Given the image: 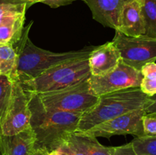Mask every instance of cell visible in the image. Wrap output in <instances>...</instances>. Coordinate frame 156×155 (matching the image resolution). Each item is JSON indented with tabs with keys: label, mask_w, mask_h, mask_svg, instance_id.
Returning a JSON list of instances; mask_svg holds the SVG:
<instances>
[{
	"label": "cell",
	"mask_w": 156,
	"mask_h": 155,
	"mask_svg": "<svg viewBox=\"0 0 156 155\" xmlns=\"http://www.w3.org/2000/svg\"><path fill=\"white\" fill-rule=\"evenodd\" d=\"M30 111V126L35 135L34 148L56 150L72 134L76 132L82 114L47 108L38 94L27 92Z\"/></svg>",
	"instance_id": "1"
},
{
	"label": "cell",
	"mask_w": 156,
	"mask_h": 155,
	"mask_svg": "<svg viewBox=\"0 0 156 155\" xmlns=\"http://www.w3.org/2000/svg\"><path fill=\"white\" fill-rule=\"evenodd\" d=\"M33 21L24 27L21 39L14 46L18 56L17 79L21 83L35 78L49 68L59 64L88 57L94 46H88L76 51L53 53L37 46L29 37V32Z\"/></svg>",
	"instance_id": "2"
},
{
	"label": "cell",
	"mask_w": 156,
	"mask_h": 155,
	"mask_svg": "<svg viewBox=\"0 0 156 155\" xmlns=\"http://www.w3.org/2000/svg\"><path fill=\"white\" fill-rule=\"evenodd\" d=\"M148 98L149 96L140 88H127L99 96L97 103L82 115L76 132H84L104 122L144 108Z\"/></svg>",
	"instance_id": "3"
},
{
	"label": "cell",
	"mask_w": 156,
	"mask_h": 155,
	"mask_svg": "<svg viewBox=\"0 0 156 155\" xmlns=\"http://www.w3.org/2000/svg\"><path fill=\"white\" fill-rule=\"evenodd\" d=\"M90 75L88 57H83L55 65L21 84L26 92L41 94L71 86Z\"/></svg>",
	"instance_id": "4"
},
{
	"label": "cell",
	"mask_w": 156,
	"mask_h": 155,
	"mask_svg": "<svg viewBox=\"0 0 156 155\" xmlns=\"http://www.w3.org/2000/svg\"><path fill=\"white\" fill-rule=\"evenodd\" d=\"M37 94L46 107L81 114L91 109L98 100L91 91L88 78L57 91Z\"/></svg>",
	"instance_id": "5"
},
{
	"label": "cell",
	"mask_w": 156,
	"mask_h": 155,
	"mask_svg": "<svg viewBox=\"0 0 156 155\" xmlns=\"http://www.w3.org/2000/svg\"><path fill=\"white\" fill-rule=\"evenodd\" d=\"M113 43L124 63L140 71L143 66L156 61V38L127 36L115 30Z\"/></svg>",
	"instance_id": "6"
},
{
	"label": "cell",
	"mask_w": 156,
	"mask_h": 155,
	"mask_svg": "<svg viewBox=\"0 0 156 155\" xmlns=\"http://www.w3.org/2000/svg\"><path fill=\"white\" fill-rule=\"evenodd\" d=\"M143 76L141 71L126 65L120 59L117 66L105 75L88 78L91 91L94 95L101 96L120 90L140 88Z\"/></svg>",
	"instance_id": "7"
},
{
	"label": "cell",
	"mask_w": 156,
	"mask_h": 155,
	"mask_svg": "<svg viewBox=\"0 0 156 155\" xmlns=\"http://www.w3.org/2000/svg\"><path fill=\"white\" fill-rule=\"evenodd\" d=\"M12 81V92L9 106L0 127V135H12L30 127V111L28 96L21 82Z\"/></svg>",
	"instance_id": "8"
},
{
	"label": "cell",
	"mask_w": 156,
	"mask_h": 155,
	"mask_svg": "<svg viewBox=\"0 0 156 155\" xmlns=\"http://www.w3.org/2000/svg\"><path fill=\"white\" fill-rule=\"evenodd\" d=\"M146 112L144 108L136 109L117 118L104 122L84 132H77L98 138H110L114 135H133L144 136L143 119Z\"/></svg>",
	"instance_id": "9"
},
{
	"label": "cell",
	"mask_w": 156,
	"mask_h": 155,
	"mask_svg": "<svg viewBox=\"0 0 156 155\" xmlns=\"http://www.w3.org/2000/svg\"><path fill=\"white\" fill-rule=\"evenodd\" d=\"M27 3L0 5V44L14 46L19 41L24 30Z\"/></svg>",
	"instance_id": "10"
},
{
	"label": "cell",
	"mask_w": 156,
	"mask_h": 155,
	"mask_svg": "<svg viewBox=\"0 0 156 155\" xmlns=\"http://www.w3.org/2000/svg\"><path fill=\"white\" fill-rule=\"evenodd\" d=\"M120 59V53L113 41L94 46L88 56L91 75H105L117 66Z\"/></svg>",
	"instance_id": "11"
},
{
	"label": "cell",
	"mask_w": 156,
	"mask_h": 155,
	"mask_svg": "<svg viewBox=\"0 0 156 155\" xmlns=\"http://www.w3.org/2000/svg\"><path fill=\"white\" fill-rule=\"evenodd\" d=\"M94 20L105 27L117 30L120 12L127 0H84Z\"/></svg>",
	"instance_id": "12"
},
{
	"label": "cell",
	"mask_w": 156,
	"mask_h": 155,
	"mask_svg": "<svg viewBox=\"0 0 156 155\" xmlns=\"http://www.w3.org/2000/svg\"><path fill=\"white\" fill-rule=\"evenodd\" d=\"M117 31L133 37L144 35L145 25L140 2L129 1L123 5L119 18Z\"/></svg>",
	"instance_id": "13"
},
{
	"label": "cell",
	"mask_w": 156,
	"mask_h": 155,
	"mask_svg": "<svg viewBox=\"0 0 156 155\" xmlns=\"http://www.w3.org/2000/svg\"><path fill=\"white\" fill-rule=\"evenodd\" d=\"M35 141L30 126L15 135H0V144L4 155H30L34 149Z\"/></svg>",
	"instance_id": "14"
},
{
	"label": "cell",
	"mask_w": 156,
	"mask_h": 155,
	"mask_svg": "<svg viewBox=\"0 0 156 155\" xmlns=\"http://www.w3.org/2000/svg\"><path fill=\"white\" fill-rule=\"evenodd\" d=\"M69 141L79 147L86 155H114V147H106L98 141L97 138L82 133H73Z\"/></svg>",
	"instance_id": "15"
},
{
	"label": "cell",
	"mask_w": 156,
	"mask_h": 155,
	"mask_svg": "<svg viewBox=\"0 0 156 155\" xmlns=\"http://www.w3.org/2000/svg\"><path fill=\"white\" fill-rule=\"evenodd\" d=\"M18 56L14 46L0 44V75L9 78L11 81L17 79Z\"/></svg>",
	"instance_id": "16"
},
{
	"label": "cell",
	"mask_w": 156,
	"mask_h": 155,
	"mask_svg": "<svg viewBox=\"0 0 156 155\" xmlns=\"http://www.w3.org/2000/svg\"><path fill=\"white\" fill-rule=\"evenodd\" d=\"M140 2L145 25L143 36L156 38V0H141Z\"/></svg>",
	"instance_id": "17"
},
{
	"label": "cell",
	"mask_w": 156,
	"mask_h": 155,
	"mask_svg": "<svg viewBox=\"0 0 156 155\" xmlns=\"http://www.w3.org/2000/svg\"><path fill=\"white\" fill-rule=\"evenodd\" d=\"M131 144L137 155H156V136L136 137Z\"/></svg>",
	"instance_id": "18"
},
{
	"label": "cell",
	"mask_w": 156,
	"mask_h": 155,
	"mask_svg": "<svg viewBox=\"0 0 156 155\" xmlns=\"http://www.w3.org/2000/svg\"><path fill=\"white\" fill-rule=\"evenodd\" d=\"M12 88V81L6 76L0 75V127L9 106Z\"/></svg>",
	"instance_id": "19"
},
{
	"label": "cell",
	"mask_w": 156,
	"mask_h": 155,
	"mask_svg": "<svg viewBox=\"0 0 156 155\" xmlns=\"http://www.w3.org/2000/svg\"><path fill=\"white\" fill-rule=\"evenodd\" d=\"M143 123L144 136H156V112L145 114Z\"/></svg>",
	"instance_id": "20"
},
{
	"label": "cell",
	"mask_w": 156,
	"mask_h": 155,
	"mask_svg": "<svg viewBox=\"0 0 156 155\" xmlns=\"http://www.w3.org/2000/svg\"><path fill=\"white\" fill-rule=\"evenodd\" d=\"M56 150L66 155H86L79 147H76L73 143L68 139L59 147Z\"/></svg>",
	"instance_id": "21"
},
{
	"label": "cell",
	"mask_w": 156,
	"mask_h": 155,
	"mask_svg": "<svg viewBox=\"0 0 156 155\" xmlns=\"http://www.w3.org/2000/svg\"><path fill=\"white\" fill-rule=\"evenodd\" d=\"M140 88L149 97L155 95L156 94V78L147 79L143 78Z\"/></svg>",
	"instance_id": "22"
},
{
	"label": "cell",
	"mask_w": 156,
	"mask_h": 155,
	"mask_svg": "<svg viewBox=\"0 0 156 155\" xmlns=\"http://www.w3.org/2000/svg\"><path fill=\"white\" fill-rule=\"evenodd\" d=\"M30 1L34 4L41 2L50 6L52 9H56V8L61 7V6L68 5L74 2L79 1V0H30ZM80 1H84V0H80Z\"/></svg>",
	"instance_id": "23"
},
{
	"label": "cell",
	"mask_w": 156,
	"mask_h": 155,
	"mask_svg": "<svg viewBox=\"0 0 156 155\" xmlns=\"http://www.w3.org/2000/svg\"><path fill=\"white\" fill-rule=\"evenodd\" d=\"M143 78L147 79L156 78V63L155 62L146 64L140 70Z\"/></svg>",
	"instance_id": "24"
},
{
	"label": "cell",
	"mask_w": 156,
	"mask_h": 155,
	"mask_svg": "<svg viewBox=\"0 0 156 155\" xmlns=\"http://www.w3.org/2000/svg\"><path fill=\"white\" fill-rule=\"evenodd\" d=\"M114 155H137L133 148L132 144H123L121 146L114 147Z\"/></svg>",
	"instance_id": "25"
},
{
	"label": "cell",
	"mask_w": 156,
	"mask_h": 155,
	"mask_svg": "<svg viewBox=\"0 0 156 155\" xmlns=\"http://www.w3.org/2000/svg\"><path fill=\"white\" fill-rule=\"evenodd\" d=\"M146 113L156 112V94L149 97L146 105L144 107Z\"/></svg>",
	"instance_id": "26"
},
{
	"label": "cell",
	"mask_w": 156,
	"mask_h": 155,
	"mask_svg": "<svg viewBox=\"0 0 156 155\" xmlns=\"http://www.w3.org/2000/svg\"><path fill=\"white\" fill-rule=\"evenodd\" d=\"M5 3H27L31 6L34 5L30 0H0V5Z\"/></svg>",
	"instance_id": "27"
},
{
	"label": "cell",
	"mask_w": 156,
	"mask_h": 155,
	"mask_svg": "<svg viewBox=\"0 0 156 155\" xmlns=\"http://www.w3.org/2000/svg\"><path fill=\"white\" fill-rule=\"evenodd\" d=\"M30 155H49V153L44 149L34 148L30 153Z\"/></svg>",
	"instance_id": "28"
},
{
	"label": "cell",
	"mask_w": 156,
	"mask_h": 155,
	"mask_svg": "<svg viewBox=\"0 0 156 155\" xmlns=\"http://www.w3.org/2000/svg\"><path fill=\"white\" fill-rule=\"evenodd\" d=\"M49 155H66V154H64V153L58 151V150H54V151H53V152H51V153H49Z\"/></svg>",
	"instance_id": "29"
},
{
	"label": "cell",
	"mask_w": 156,
	"mask_h": 155,
	"mask_svg": "<svg viewBox=\"0 0 156 155\" xmlns=\"http://www.w3.org/2000/svg\"><path fill=\"white\" fill-rule=\"evenodd\" d=\"M0 155H4V153H3V152H2V150L1 144H0Z\"/></svg>",
	"instance_id": "30"
},
{
	"label": "cell",
	"mask_w": 156,
	"mask_h": 155,
	"mask_svg": "<svg viewBox=\"0 0 156 155\" xmlns=\"http://www.w3.org/2000/svg\"><path fill=\"white\" fill-rule=\"evenodd\" d=\"M128 2L129 1H139V2H141V0H127Z\"/></svg>",
	"instance_id": "31"
}]
</instances>
